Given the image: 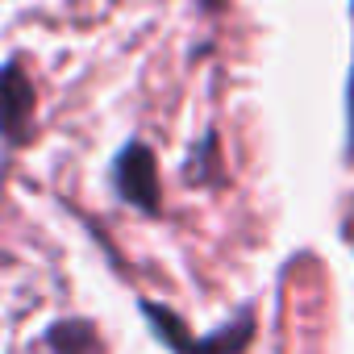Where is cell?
Returning <instances> with one entry per match:
<instances>
[{
  "label": "cell",
  "mask_w": 354,
  "mask_h": 354,
  "mask_svg": "<svg viewBox=\"0 0 354 354\" xmlns=\"http://www.w3.org/2000/svg\"><path fill=\"white\" fill-rule=\"evenodd\" d=\"M113 188L133 209H146V213L158 209L162 188H158V167H154V154H150L146 142H129L117 154V162H113Z\"/></svg>",
  "instance_id": "1"
},
{
  "label": "cell",
  "mask_w": 354,
  "mask_h": 354,
  "mask_svg": "<svg viewBox=\"0 0 354 354\" xmlns=\"http://www.w3.org/2000/svg\"><path fill=\"white\" fill-rule=\"evenodd\" d=\"M34 84L30 75L9 63L5 71H0V133H5L9 142H26L30 138V125H34Z\"/></svg>",
  "instance_id": "2"
},
{
  "label": "cell",
  "mask_w": 354,
  "mask_h": 354,
  "mask_svg": "<svg viewBox=\"0 0 354 354\" xmlns=\"http://www.w3.org/2000/svg\"><path fill=\"white\" fill-rule=\"evenodd\" d=\"M46 346L50 354H104L100 337L88 321H59L46 329Z\"/></svg>",
  "instance_id": "3"
},
{
  "label": "cell",
  "mask_w": 354,
  "mask_h": 354,
  "mask_svg": "<svg viewBox=\"0 0 354 354\" xmlns=\"http://www.w3.org/2000/svg\"><path fill=\"white\" fill-rule=\"evenodd\" d=\"M346 125H350V158H354V67H350V84H346Z\"/></svg>",
  "instance_id": "4"
},
{
  "label": "cell",
  "mask_w": 354,
  "mask_h": 354,
  "mask_svg": "<svg viewBox=\"0 0 354 354\" xmlns=\"http://www.w3.org/2000/svg\"><path fill=\"white\" fill-rule=\"evenodd\" d=\"M221 5H225V0H201V9H209V13H217Z\"/></svg>",
  "instance_id": "5"
}]
</instances>
